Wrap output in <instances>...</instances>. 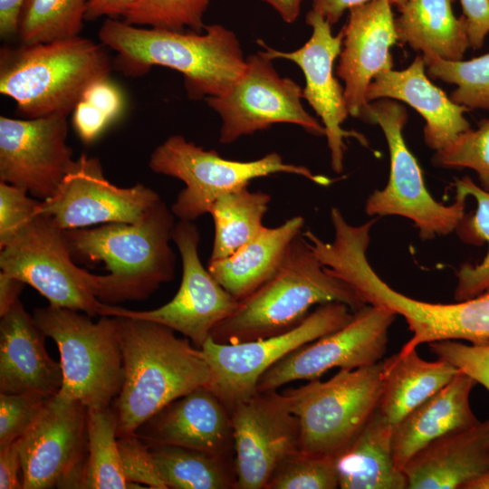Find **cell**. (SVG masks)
<instances>
[{"mask_svg": "<svg viewBox=\"0 0 489 489\" xmlns=\"http://www.w3.org/2000/svg\"><path fill=\"white\" fill-rule=\"evenodd\" d=\"M98 37L116 56L113 67L127 77H139L153 66L180 72L192 100L223 96L242 76L246 59L236 34L222 24L204 32L140 27L106 18Z\"/></svg>", "mask_w": 489, "mask_h": 489, "instance_id": "cell-1", "label": "cell"}, {"mask_svg": "<svg viewBox=\"0 0 489 489\" xmlns=\"http://www.w3.org/2000/svg\"><path fill=\"white\" fill-rule=\"evenodd\" d=\"M123 359L124 381L114 406L117 436L136 430L164 407L201 386H208L210 368L200 348L178 338L165 325L115 316Z\"/></svg>", "mask_w": 489, "mask_h": 489, "instance_id": "cell-2", "label": "cell"}, {"mask_svg": "<svg viewBox=\"0 0 489 489\" xmlns=\"http://www.w3.org/2000/svg\"><path fill=\"white\" fill-rule=\"evenodd\" d=\"M175 217L160 198L135 223L64 230L75 262L103 263L109 271L99 275L96 297L101 302L143 300L173 280Z\"/></svg>", "mask_w": 489, "mask_h": 489, "instance_id": "cell-3", "label": "cell"}, {"mask_svg": "<svg viewBox=\"0 0 489 489\" xmlns=\"http://www.w3.org/2000/svg\"><path fill=\"white\" fill-rule=\"evenodd\" d=\"M346 304L353 312L366 303L315 256L302 232L291 243L276 273L217 324L210 338L234 344L283 333L300 324L313 305Z\"/></svg>", "mask_w": 489, "mask_h": 489, "instance_id": "cell-4", "label": "cell"}, {"mask_svg": "<svg viewBox=\"0 0 489 489\" xmlns=\"http://www.w3.org/2000/svg\"><path fill=\"white\" fill-rule=\"evenodd\" d=\"M106 47L81 35L0 49V93L24 119L72 113L86 90L110 78Z\"/></svg>", "mask_w": 489, "mask_h": 489, "instance_id": "cell-5", "label": "cell"}, {"mask_svg": "<svg viewBox=\"0 0 489 489\" xmlns=\"http://www.w3.org/2000/svg\"><path fill=\"white\" fill-rule=\"evenodd\" d=\"M46 337L60 352L62 384L58 396L90 408L110 406L124 381L118 319L91 316L49 305L33 314Z\"/></svg>", "mask_w": 489, "mask_h": 489, "instance_id": "cell-6", "label": "cell"}, {"mask_svg": "<svg viewBox=\"0 0 489 489\" xmlns=\"http://www.w3.org/2000/svg\"><path fill=\"white\" fill-rule=\"evenodd\" d=\"M381 391V361L285 389L283 398L299 419L301 450L335 458L379 408Z\"/></svg>", "mask_w": 489, "mask_h": 489, "instance_id": "cell-7", "label": "cell"}, {"mask_svg": "<svg viewBox=\"0 0 489 489\" xmlns=\"http://www.w3.org/2000/svg\"><path fill=\"white\" fill-rule=\"evenodd\" d=\"M149 167L154 173L184 182L185 187L177 194L170 209L179 220L193 222L209 214L218 197L247 187L257 177L287 173L321 186L332 182L327 177L313 174L304 166L285 163L277 152L251 161L231 160L179 134L169 136L153 150Z\"/></svg>", "mask_w": 489, "mask_h": 489, "instance_id": "cell-8", "label": "cell"}, {"mask_svg": "<svg viewBox=\"0 0 489 489\" xmlns=\"http://www.w3.org/2000/svg\"><path fill=\"white\" fill-rule=\"evenodd\" d=\"M360 119L380 127L390 157L388 184L369 197L366 213L407 217L414 223L423 240L455 231L465 215L468 197L455 191V201L444 205L428 192L422 170L403 137L408 120L405 107L390 99H379L368 103Z\"/></svg>", "mask_w": 489, "mask_h": 489, "instance_id": "cell-9", "label": "cell"}, {"mask_svg": "<svg viewBox=\"0 0 489 489\" xmlns=\"http://www.w3.org/2000/svg\"><path fill=\"white\" fill-rule=\"evenodd\" d=\"M1 272L34 288L49 305L102 316L107 303L96 297L99 275L77 266L64 230L41 213L0 249Z\"/></svg>", "mask_w": 489, "mask_h": 489, "instance_id": "cell-10", "label": "cell"}, {"mask_svg": "<svg viewBox=\"0 0 489 489\" xmlns=\"http://www.w3.org/2000/svg\"><path fill=\"white\" fill-rule=\"evenodd\" d=\"M344 303L319 305L296 327L268 338L225 344L209 338L201 350L210 368L208 387L226 406L254 395L260 377L274 363L299 347L329 334L352 318Z\"/></svg>", "mask_w": 489, "mask_h": 489, "instance_id": "cell-11", "label": "cell"}, {"mask_svg": "<svg viewBox=\"0 0 489 489\" xmlns=\"http://www.w3.org/2000/svg\"><path fill=\"white\" fill-rule=\"evenodd\" d=\"M272 61L262 52L249 55L244 72L228 92L205 99L222 120L220 143H233L275 123L295 124L312 135L325 136L323 125L302 104L301 86L281 77Z\"/></svg>", "mask_w": 489, "mask_h": 489, "instance_id": "cell-12", "label": "cell"}, {"mask_svg": "<svg viewBox=\"0 0 489 489\" xmlns=\"http://www.w3.org/2000/svg\"><path fill=\"white\" fill-rule=\"evenodd\" d=\"M182 262V278L175 296L153 310L133 311L108 304L102 316L151 321L183 334L197 348L213 329L235 312L239 302L206 268L198 254L200 234L193 221L178 220L172 232Z\"/></svg>", "mask_w": 489, "mask_h": 489, "instance_id": "cell-13", "label": "cell"}, {"mask_svg": "<svg viewBox=\"0 0 489 489\" xmlns=\"http://www.w3.org/2000/svg\"><path fill=\"white\" fill-rule=\"evenodd\" d=\"M397 315L383 305L366 304L340 329L304 344L270 367L257 391L277 390L295 380L318 379L333 368L354 369L382 360L388 330Z\"/></svg>", "mask_w": 489, "mask_h": 489, "instance_id": "cell-14", "label": "cell"}, {"mask_svg": "<svg viewBox=\"0 0 489 489\" xmlns=\"http://www.w3.org/2000/svg\"><path fill=\"white\" fill-rule=\"evenodd\" d=\"M23 489L82 488L88 458L87 408L51 397L18 439Z\"/></svg>", "mask_w": 489, "mask_h": 489, "instance_id": "cell-15", "label": "cell"}, {"mask_svg": "<svg viewBox=\"0 0 489 489\" xmlns=\"http://www.w3.org/2000/svg\"><path fill=\"white\" fill-rule=\"evenodd\" d=\"M67 118L0 116V181L42 201L53 197L76 162L66 142Z\"/></svg>", "mask_w": 489, "mask_h": 489, "instance_id": "cell-16", "label": "cell"}, {"mask_svg": "<svg viewBox=\"0 0 489 489\" xmlns=\"http://www.w3.org/2000/svg\"><path fill=\"white\" fill-rule=\"evenodd\" d=\"M230 415L236 489H265L278 465L301 450L299 419L277 390L257 391Z\"/></svg>", "mask_w": 489, "mask_h": 489, "instance_id": "cell-17", "label": "cell"}, {"mask_svg": "<svg viewBox=\"0 0 489 489\" xmlns=\"http://www.w3.org/2000/svg\"><path fill=\"white\" fill-rule=\"evenodd\" d=\"M159 199L157 192L142 183L129 187L110 183L100 159L82 154L55 194L42 201V213L62 230L135 223Z\"/></svg>", "mask_w": 489, "mask_h": 489, "instance_id": "cell-18", "label": "cell"}, {"mask_svg": "<svg viewBox=\"0 0 489 489\" xmlns=\"http://www.w3.org/2000/svg\"><path fill=\"white\" fill-rule=\"evenodd\" d=\"M306 23L312 28L310 39L299 49L283 52L268 46L257 40L264 51L263 54L271 60L286 59L296 63L305 77L302 98L307 101L321 120L331 153V166L334 172L343 170L346 145L344 139L353 138L368 147L367 139L355 130L343 129L341 124L349 110L344 97V89L333 74V65L342 48L343 31L332 35L331 24L320 14L311 10L306 14Z\"/></svg>", "mask_w": 489, "mask_h": 489, "instance_id": "cell-19", "label": "cell"}, {"mask_svg": "<svg viewBox=\"0 0 489 489\" xmlns=\"http://www.w3.org/2000/svg\"><path fill=\"white\" fill-rule=\"evenodd\" d=\"M388 0H372L349 9L336 74L344 82L350 115L360 119L374 78L393 69L390 49L398 42Z\"/></svg>", "mask_w": 489, "mask_h": 489, "instance_id": "cell-20", "label": "cell"}, {"mask_svg": "<svg viewBox=\"0 0 489 489\" xmlns=\"http://www.w3.org/2000/svg\"><path fill=\"white\" fill-rule=\"evenodd\" d=\"M148 444L192 448L235 457L231 415L208 386L172 401L135 432Z\"/></svg>", "mask_w": 489, "mask_h": 489, "instance_id": "cell-21", "label": "cell"}, {"mask_svg": "<svg viewBox=\"0 0 489 489\" xmlns=\"http://www.w3.org/2000/svg\"><path fill=\"white\" fill-rule=\"evenodd\" d=\"M46 335L20 301L0 321V391L56 395L62 384L60 362L47 353Z\"/></svg>", "mask_w": 489, "mask_h": 489, "instance_id": "cell-22", "label": "cell"}, {"mask_svg": "<svg viewBox=\"0 0 489 489\" xmlns=\"http://www.w3.org/2000/svg\"><path fill=\"white\" fill-rule=\"evenodd\" d=\"M426 63L417 55L404 70H389L377 75L369 84L368 102L379 99L401 101L414 108L425 120L424 139L435 151L452 144L470 124L464 117L469 109L448 98L434 85L425 71Z\"/></svg>", "mask_w": 489, "mask_h": 489, "instance_id": "cell-23", "label": "cell"}, {"mask_svg": "<svg viewBox=\"0 0 489 489\" xmlns=\"http://www.w3.org/2000/svg\"><path fill=\"white\" fill-rule=\"evenodd\" d=\"M489 470V419L424 446L403 468L408 489H464Z\"/></svg>", "mask_w": 489, "mask_h": 489, "instance_id": "cell-24", "label": "cell"}, {"mask_svg": "<svg viewBox=\"0 0 489 489\" xmlns=\"http://www.w3.org/2000/svg\"><path fill=\"white\" fill-rule=\"evenodd\" d=\"M386 305L402 316L411 331L399 352L407 354L425 343L438 340H467L472 344L489 342V291L453 303L418 301L390 291Z\"/></svg>", "mask_w": 489, "mask_h": 489, "instance_id": "cell-25", "label": "cell"}, {"mask_svg": "<svg viewBox=\"0 0 489 489\" xmlns=\"http://www.w3.org/2000/svg\"><path fill=\"white\" fill-rule=\"evenodd\" d=\"M477 383L459 372L440 390L393 426L396 465L403 471L413 455L432 441L479 422L470 405Z\"/></svg>", "mask_w": 489, "mask_h": 489, "instance_id": "cell-26", "label": "cell"}, {"mask_svg": "<svg viewBox=\"0 0 489 489\" xmlns=\"http://www.w3.org/2000/svg\"><path fill=\"white\" fill-rule=\"evenodd\" d=\"M304 219L292 216L276 227H264L230 256L208 262L215 279L238 302L267 283L278 271L292 240L302 233Z\"/></svg>", "mask_w": 489, "mask_h": 489, "instance_id": "cell-27", "label": "cell"}, {"mask_svg": "<svg viewBox=\"0 0 489 489\" xmlns=\"http://www.w3.org/2000/svg\"><path fill=\"white\" fill-rule=\"evenodd\" d=\"M393 425L379 407L334 459L341 489H407V478L396 465Z\"/></svg>", "mask_w": 489, "mask_h": 489, "instance_id": "cell-28", "label": "cell"}, {"mask_svg": "<svg viewBox=\"0 0 489 489\" xmlns=\"http://www.w3.org/2000/svg\"><path fill=\"white\" fill-rule=\"evenodd\" d=\"M454 1L407 0L395 18L398 42L421 52L425 63L462 60L470 42L465 18L453 13Z\"/></svg>", "mask_w": 489, "mask_h": 489, "instance_id": "cell-29", "label": "cell"}, {"mask_svg": "<svg viewBox=\"0 0 489 489\" xmlns=\"http://www.w3.org/2000/svg\"><path fill=\"white\" fill-rule=\"evenodd\" d=\"M460 371L437 359L425 360L413 350L381 360L379 409L395 426L409 412L440 390Z\"/></svg>", "mask_w": 489, "mask_h": 489, "instance_id": "cell-30", "label": "cell"}, {"mask_svg": "<svg viewBox=\"0 0 489 489\" xmlns=\"http://www.w3.org/2000/svg\"><path fill=\"white\" fill-rule=\"evenodd\" d=\"M148 445L168 489H235L237 487L233 456H221L172 445Z\"/></svg>", "mask_w": 489, "mask_h": 489, "instance_id": "cell-31", "label": "cell"}, {"mask_svg": "<svg viewBox=\"0 0 489 489\" xmlns=\"http://www.w3.org/2000/svg\"><path fill=\"white\" fill-rule=\"evenodd\" d=\"M271 196L244 187L225 194L213 204L209 214L215 234L208 262L226 258L256 237L265 227Z\"/></svg>", "mask_w": 489, "mask_h": 489, "instance_id": "cell-32", "label": "cell"}, {"mask_svg": "<svg viewBox=\"0 0 489 489\" xmlns=\"http://www.w3.org/2000/svg\"><path fill=\"white\" fill-rule=\"evenodd\" d=\"M115 406L87 408L88 458L82 488H143L129 483L123 473L118 446Z\"/></svg>", "mask_w": 489, "mask_h": 489, "instance_id": "cell-33", "label": "cell"}, {"mask_svg": "<svg viewBox=\"0 0 489 489\" xmlns=\"http://www.w3.org/2000/svg\"><path fill=\"white\" fill-rule=\"evenodd\" d=\"M454 186L456 192L473 197L476 202L475 210L465 215L455 231L467 244H488L487 254L480 264H463L456 273L454 297L455 302H460L489 291V190L478 187L468 176L455 178Z\"/></svg>", "mask_w": 489, "mask_h": 489, "instance_id": "cell-34", "label": "cell"}, {"mask_svg": "<svg viewBox=\"0 0 489 489\" xmlns=\"http://www.w3.org/2000/svg\"><path fill=\"white\" fill-rule=\"evenodd\" d=\"M89 0H24L16 35L22 43H49L80 35Z\"/></svg>", "mask_w": 489, "mask_h": 489, "instance_id": "cell-35", "label": "cell"}, {"mask_svg": "<svg viewBox=\"0 0 489 489\" xmlns=\"http://www.w3.org/2000/svg\"><path fill=\"white\" fill-rule=\"evenodd\" d=\"M433 79L456 85L451 100L472 109L489 110V52L467 61L434 59L426 62Z\"/></svg>", "mask_w": 489, "mask_h": 489, "instance_id": "cell-36", "label": "cell"}, {"mask_svg": "<svg viewBox=\"0 0 489 489\" xmlns=\"http://www.w3.org/2000/svg\"><path fill=\"white\" fill-rule=\"evenodd\" d=\"M211 0H135L123 21L136 26L202 33Z\"/></svg>", "mask_w": 489, "mask_h": 489, "instance_id": "cell-37", "label": "cell"}, {"mask_svg": "<svg viewBox=\"0 0 489 489\" xmlns=\"http://www.w3.org/2000/svg\"><path fill=\"white\" fill-rule=\"evenodd\" d=\"M335 459L298 450L275 468L265 489H336Z\"/></svg>", "mask_w": 489, "mask_h": 489, "instance_id": "cell-38", "label": "cell"}, {"mask_svg": "<svg viewBox=\"0 0 489 489\" xmlns=\"http://www.w3.org/2000/svg\"><path fill=\"white\" fill-rule=\"evenodd\" d=\"M433 163L443 168H468L476 172L484 189L489 190V120L469 129L449 146L436 151Z\"/></svg>", "mask_w": 489, "mask_h": 489, "instance_id": "cell-39", "label": "cell"}, {"mask_svg": "<svg viewBox=\"0 0 489 489\" xmlns=\"http://www.w3.org/2000/svg\"><path fill=\"white\" fill-rule=\"evenodd\" d=\"M51 397L38 392H0V448L24 435Z\"/></svg>", "mask_w": 489, "mask_h": 489, "instance_id": "cell-40", "label": "cell"}, {"mask_svg": "<svg viewBox=\"0 0 489 489\" xmlns=\"http://www.w3.org/2000/svg\"><path fill=\"white\" fill-rule=\"evenodd\" d=\"M28 194L24 188L0 181V249L42 213V200Z\"/></svg>", "mask_w": 489, "mask_h": 489, "instance_id": "cell-41", "label": "cell"}, {"mask_svg": "<svg viewBox=\"0 0 489 489\" xmlns=\"http://www.w3.org/2000/svg\"><path fill=\"white\" fill-rule=\"evenodd\" d=\"M429 348L437 359L449 362L489 392V342L467 345L445 340L429 343Z\"/></svg>", "mask_w": 489, "mask_h": 489, "instance_id": "cell-42", "label": "cell"}, {"mask_svg": "<svg viewBox=\"0 0 489 489\" xmlns=\"http://www.w3.org/2000/svg\"><path fill=\"white\" fill-rule=\"evenodd\" d=\"M118 446L123 473L129 483L153 489H168L145 441L136 435L120 436Z\"/></svg>", "mask_w": 489, "mask_h": 489, "instance_id": "cell-43", "label": "cell"}, {"mask_svg": "<svg viewBox=\"0 0 489 489\" xmlns=\"http://www.w3.org/2000/svg\"><path fill=\"white\" fill-rule=\"evenodd\" d=\"M82 99L104 113L111 123L119 119L124 109L123 94L119 86L110 78L92 83Z\"/></svg>", "mask_w": 489, "mask_h": 489, "instance_id": "cell-44", "label": "cell"}, {"mask_svg": "<svg viewBox=\"0 0 489 489\" xmlns=\"http://www.w3.org/2000/svg\"><path fill=\"white\" fill-rule=\"evenodd\" d=\"M110 124L111 121L104 113L82 99L72 111V126L86 144L96 140Z\"/></svg>", "mask_w": 489, "mask_h": 489, "instance_id": "cell-45", "label": "cell"}, {"mask_svg": "<svg viewBox=\"0 0 489 489\" xmlns=\"http://www.w3.org/2000/svg\"><path fill=\"white\" fill-rule=\"evenodd\" d=\"M470 47L480 49L489 33V0H460Z\"/></svg>", "mask_w": 489, "mask_h": 489, "instance_id": "cell-46", "label": "cell"}, {"mask_svg": "<svg viewBox=\"0 0 489 489\" xmlns=\"http://www.w3.org/2000/svg\"><path fill=\"white\" fill-rule=\"evenodd\" d=\"M18 440L0 448V489H22Z\"/></svg>", "mask_w": 489, "mask_h": 489, "instance_id": "cell-47", "label": "cell"}, {"mask_svg": "<svg viewBox=\"0 0 489 489\" xmlns=\"http://www.w3.org/2000/svg\"><path fill=\"white\" fill-rule=\"evenodd\" d=\"M372 0H312V9L325 18L331 25L336 24L343 13L351 7L363 5ZM398 9L402 7L407 0H388Z\"/></svg>", "mask_w": 489, "mask_h": 489, "instance_id": "cell-48", "label": "cell"}, {"mask_svg": "<svg viewBox=\"0 0 489 489\" xmlns=\"http://www.w3.org/2000/svg\"><path fill=\"white\" fill-rule=\"evenodd\" d=\"M135 0H89L85 20L114 18L125 14Z\"/></svg>", "mask_w": 489, "mask_h": 489, "instance_id": "cell-49", "label": "cell"}, {"mask_svg": "<svg viewBox=\"0 0 489 489\" xmlns=\"http://www.w3.org/2000/svg\"><path fill=\"white\" fill-rule=\"evenodd\" d=\"M24 285V282L0 272V317L19 301Z\"/></svg>", "mask_w": 489, "mask_h": 489, "instance_id": "cell-50", "label": "cell"}, {"mask_svg": "<svg viewBox=\"0 0 489 489\" xmlns=\"http://www.w3.org/2000/svg\"><path fill=\"white\" fill-rule=\"evenodd\" d=\"M24 0H0V35L7 39L16 35L17 21Z\"/></svg>", "mask_w": 489, "mask_h": 489, "instance_id": "cell-51", "label": "cell"}, {"mask_svg": "<svg viewBox=\"0 0 489 489\" xmlns=\"http://www.w3.org/2000/svg\"><path fill=\"white\" fill-rule=\"evenodd\" d=\"M270 5L288 24L293 23L299 16L302 0H261Z\"/></svg>", "mask_w": 489, "mask_h": 489, "instance_id": "cell-52", "label": "cell"}, {"mask_svg": "<svg viewBox=\"0 0 489 489\" xmlns=\"http://www.w3.org/2000/svg\"><path fill=\"white\" fill-rule=\"evenodd\" d=\"M464 489H489V470L466 484Z\"/></svg>", "mask_w": 489, "mask_h": 489, "instance_id": "cell-53", "label": "cell"}]
</instances>
